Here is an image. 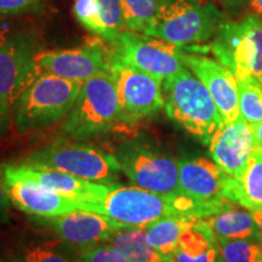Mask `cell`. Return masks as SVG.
Wrapping results in <instances>:
<instances>
[{"label": "cell", "mask_w": 262, "mask_h": 262, "mask_svg": "<svg viewBox=\"0 0 262 262\" xmlns=\"http://www.w3.org/2000/svg\"><path fill=\"white\" fill-rule=\"evenodd\" d=\"M38 39L33 32H14L0 45V98L12 107L18 95L38 77Z\"/></svg>", "instance_id": "11"}, {"label": "cell", "mask_w": 262, "mask_h": 262, "mask_svg": "<svg viewBox=\"0 0 262 262\" xmlns=\"http://www.w3.org/2000/svg\"><path fill=\"white\" fill-rule=\"evenodd\" d=\"M10 202L18 210L37 217H54L75 210H88L85 203L42 188L38 183L4 172Z\"/></svg>", "instance_id": "18"}, {"label": "cell", "mask_w": 262, "mask_h": 262, "mask_svg": "<svg viewBox=\"0 0 262 262\" xmlns=\"http://www.w3.org/2000/svg\"><path fill=\"white\" fill-rule=\"evenodd\" d=\"M196 219L186 216H168L149 224L146 229L147 238L156 250L170 262L179 245V239L188 227L195 224Z\"/></svg>", "instance_id": "23"}, {"label": "cell", "mask_w": 262, "mask_h": 262, "mask_svg": "<svg viewBox=\"0 0 262 262\" xmlns=\"http://www.w3.org/2000/svg\"><path fill=\"white\" fill-rule=\"evenodd\" d=\"M219 251L226 262H262V244L257 239H220Z\"/></svg>", "instance_id": "26"}, {"label": "cell", "mask_w": 262, "mask_h": 262, "mask_svg": "<svg viewBox=\"0 0 262 262\" xmlns=\"http://www.w3.org/2000/svg\"><path fill=\"white\" fill-rule=\"evenodd\" d=\"M12 33H14V31H12L11 26H10L8 22L0 21V45L4 44Z\"/></svg>", "instance_id": "35"}, {"label": "cell", "mask_w": 262, "mask_h": 262, "mask_svg": "<svg viewBox=\"0 0 262 262\" xmlns=\"http://www.w3.org/2000/svg\"><path fill=\"white\" fill-rule=\"evenodd\" d=\"M56 238L70 248L84 251L107 243L114 232L122 228L106 215L89 210H75L54 217H39Z\"/></svg>", "instance_id": "13"}, {"label": "cell", "mask_w": 262, "mask_h": 262, "mask_svg": "<svg viewBox=\"0 0 262 262\" xmlns=\"http://www.w3.org/2000/svg\"><path fill=\"white\" fill-rule=\"evenodd\" d=\"M116 158L122 172L136 187L163 195L182 194L179 183V162L141 140L117 148Z\"/></svg>", "instance_id": "8"}, {"label": "cell", "mask_w": 262, "mask_h": 262, "mask_svg": "<svg viewBox=\"0 0 262 262\" xmlns=\"http://www.w3.org/2000/svg\"><path fill=\"white\" fill-rule=\"evenodd\" d=\"M77 262H129L111 245H96L81 251Z\"/></svg>", "instance_id": "30"}, {"label": "cell", "mask_w": 262, "mask_h": 262, "mask_svg": "<svg viewBox=\"0 0 262 262\" xmlns=\"http://www.w3.org/2000/svg\"><path fill=\"white\" fill-rule=\"evenodd\" d=\"M248 5L251 10V14L257 15L262 18V0H249Z\"/></svg>", "instance_id": "38"}, {"label": "cell", "mask_w": 262, "mask_h": 262, "mask_svg": "<svg viewBox=\"0 0 262 262\" xmlns=\"http://www.w3.org/2000/svg\"><path fill=\"white\" fill-rule=\"evenodd\" d=\"M208 48L237 79L253 77L262 83V18L257 15L224 21Z\"/></svg>", "instance_id": "6"}, {"label": "cell", "mask_w": 262, "mask_h": 262, "mask_svg": "<svg viewBox=\"0 0 262 262\" xmlns=\"http://www.w3.org/2000/svg\"><path fill=\"white\" fill-rule=\"evenodd\" d=\"M3 171L16 178L38 183L48 191L67 196L73 201L85 203L88 205V210H89V204L102 202L104 196L116 186L89 181V180L77 178L60 170L28 162L22 164H6L3 166Z\"/></svg>", "instance_id": "12"}, {"label": "cell", "mask_w": 262, "mask_h": 262, "mask_svg": "<svg viewBox=\"0 0 262 262\" xmlns=\"http://www.w3.org/2000/svg\"><path fill=\"white\" fill-rule=\"evenodd\" d=\"M10 205H11V202L6 191L4 171H3V168H0V212H5Z\"/></svg>", "instance_id": "33"}, {"label": "cell", "mask_w": 262, "mask_h": 262, "mask_svg": "<svg viewBox=\"0 0 262 262\" xmlns=\"http://www.w3.org/2000/svg\"><path fill=\"white\" fill-rule=\"evenodd\" d=\"M251 214H253L255 224H256V237L255 239H257L262 244V210L251 211Z\"/></svg>", "instance_id": "36"}, {"label": "cell", "mask_w": 262, "mask_h": 262, "mask_svg": "<svg viewBox=\"0 0 262 262\" xmlns=\"http://www.w3.org/2000/svg\"><path fill=\"white\" fill-rule=\"evenodd\" d=\"M112 45L116 48L114 54L126 64L160 80L186 68L181 60L182 49L163 39L125 29Z\"/></svg>", "instance_id": "10"}, {"label": "cell", "mask_w": 262, "mask_h": 262, "mask_svg": "<svg viewBox=\"0 0 262 262\" xmlns=\"http://www.w3.org/2000/svg\"><path fill=\"white\" fill-rule=\"evenodd\" d=\"M196 224L208 229L216 241L256 237V224L250 210L232 204L217 214L198 219Z\"/></svg>", "instance_id": "19"}, {"label": "cell", "mask_w": 262, "mask_h": 262, "mask_svg": "<svg viewBox=\"0 0 262 262\" xmlns=\"http://www.w3.org/2000/svg\"><path fill=\"white\" fill-rule=\"evenodd\" d=\"M81 84L54 74H39L12 104L18 133L44 129L67 117Z\"/></svg>", "instance_id": "3"}, {"label": "cell", "mask_w": 262, "mask_h": 262, "mask_svg": "<svg viewBox=\"0 0 262 262\" xmlns=\"http://www.w3.org/2000/svg\"><path fill=\"white\" fill-rule=\"evenodd\" d=\"M12 107L0 98V136H3L10 126V116Z\"/></svg>", "instance_id": "32"}, {"label": "cell", "mask_w": 262, "mask_h": 262, "mask_svg": "<svg viewBox=\"0 0 262 262\" xmlns=\"http://www.w3.org/2000/svg\"><path fill=\"white\" fill-rule=\"evenodd\" d=\"M241 118L250 126L262 122V83L253 77L237 79Z\"/></svg>", "instance_id": "24"}, {"label": "cell", "mask_w": 262, "mask_h": 262, "mask_svg": "<svg viewBox=\"0 0 262 262\" xmlns=\"http://www.w3.org/2000/svg\"><path fill=\"white\" fill-rule=\"evenodd\" d=\"M224 24V14L208 0H164L143 34L188 48L209 41Z\"/></svg>", "instance_id": "4"}, {"label": "cell", "mask_w": 262, "mask_h": 262, "mask_svg": "<svg viewBox=\"0 0 262 262\" xmlns=\"http://www.w3.org/2000/svg\"><path fill=\"white\" fill-rule=\"evenodd\" d=\"M226 196L250 211L262 210V149L254 148L241 178L231 176Z\"/></svg>", "instance_id": "20"}, {"label": "cell", "mask_w": 262, "mask_h": 262, "mask_svg": "<svg viewBox=\"0 0 262 262\" xmlns=\"http://www.w3.org/2000/svg\"><path fill=\"white\" fill-rule=\"evenodd\" d=\"M27 162L108 185H114L119 172H122L114 155L88 143L64 140L37 149L29 156Z\"/></svg>", "instance_id": "7"}, {"label": "cell", "mask_w": 262, "mask_h": 262, "mask_svg": "<svg viewBox=\"0 0 262 262\" xmlns=\"http://www.w3.org/2000/svg\"><path fill=\"white\" fill-rule=\"evenodd\" d=\"M224 8L228 9L229 11H238L239 9L244 8L245 5H248L249 0H216Z\"/></svg>", "instance_id": "34"}, {"label": "cell", "mask_w": 262, "mask_h": 262, "mask_svg": "<svg viewBox=\"0 0 262 262\" xmlns=\"http://www.w3.org/2000/svg\"><path fill=\"white\" fill-rule=\"evenodd\" d=\"M35 62L38 75L49 73L77 83L110 72V55L98 44L68 50H40Z\"/></svg>", "instance_id": "15"}, {"label": "cell", "mask_w": 262, "mask_h": 262, "mask_svg": "<svg viewBox=\"0 0 262 262\" xmlns=\"http://www.w3.org/2000/svg\"><path fill=\"white\" fill-rule=\"evenodd\" d=\"M110 74L117 86L122 122H140L164 107L163 80L126 64L114 52L110 54Z\"/></svg>", "instance_id": "9"}, {"label": "cell", "mask_w": 262, "mask_h": 262, "mask_svg": "<svg viewBox=\"0 0 262 262\" xmlns=\"http://www.w3.org/2000/svg\"><path fill=\"white\" fill-rule=\"evenodd\" d=\"M251 127H253L255 148L262 149V122L258 123L257 125L251 126Z\"/></svg>", "instance_id": "37"}, {"label": "cell", "mask_w": 262, "mask_h": 262, "mask_svg": "<svg viewBox=\"0 0 262 262\" xmlns=\"http://www.w3.org/2000/svg\"><path fill=\"white\" fill-rule=\"evenodd\" d=\"M164 0H122L126 31L145 33L158 15Z\"/></svg>", "instance_id": "25"}, {"label": "cell", "mask_w": 262, "mask_h": 262, "mask_svg": "<svg viewBox=\"0 0 262 262\" xmlns=\"http://www.w3.org/2000/svg\"><path fill=\"white\" fill-rule=\"evenodd\" d=\"M163 97L170 119L204 145L224 125L209 91L187 67L163 80Z\"/></svg>", "instance_id": "2"}, {"label": "cell", "mask_w": 262, "mask_h": 262, "mask_svg": "<svg viewBox=\"0 0 262 262\" xmlns=\"http://www.w3.org/2000/svg\"><path fill=\"white\" fill-rule=\"evenodd\" d=\"M67 248L70 247L58 238L55 241L33 243L22 249L17 262H71Z\"/></svg>", "instance_id": "27"}, {"label": "cell", "mask_w": 262, "mask_h": 262, "mask_svg": "<svg viewBox=\"0 0 262 262\" xmlns=\"http://www.w3.org/2000/svg\"><path fill=\"white\" fill-rule=\"evenodd\" d=\"M107 244L129 262H166L149 243L145 228H119L108 239Z\"/></svg>", "instance_id": "22"}, {"label": "cell", "mask_w": 262, "mask_h": 262, "mask_svg": "<svg viewBox=\"0 0 262 262\" xmlns=\"http://www.w3.org/2000/svg\"><path fill=\"white\" fill-rule=\"evenodd\" d=\"M183 64L204 84L225 123L241 118L238 104L237 78L217 60L181 50Z\"/></svg>", "instance_id": "16"}, {"label": "cell", "mask_w": 262, "mask_h": 262, "mask_svg": "<svg viewBox=\"0 0 262 262\" xmlns=\"http://www.w3.org/2000/svg\"><path fill=\"white\" fill-rule=\"evenodd\" d=\"M254 148L253 127L242 118L235 122L225 123L209 143L212 160L234 179L243 175Z\"/></svg>", "instance_id": "17"}, {"label": "cell", "mask_w": 262, "mask_h": 262, "mask_svg": "<svg viewBox=\"0 0 262 262\" xmlns=\"http://www.w3.org/2000/svg\"><path fill=\"white\" fill-rule=\"evenodd\" d=\"M118 122H122V113L117 86L108 72L81 84L62 131L73 139L83 140L107 133Z\"/></svg>", "instance_id": "5"}, {"label": "cell", "mask_w": 262, "mask_h": 262, "mask_svg": "<svg viewBox=\"0 0 262 262\" xmlns=\"http://www.w3.org/2000/svg\"><path fill=\"white\" fill-rule=\"evenodd\" d=\"M219 254L214 235L195 221L181 234L170 262H215Z\"/></svg>", "instance_id": "21"}, {"label": "cell", "mask_w": 262, "mask_h": 262, "mask_svg": "<svg viewBox=\"0 0 262 262\" xmlns=\"http://www.w3.org/2000/svg\"><path fill=\"white\" fill-rule=\"evenodd\" d=\"M215 262H226L225 260H224V257L221 256V254H219V256L216 257V260H215Z\"/></svg>", "instance_id": "39"}, {"label": "cell", "mask_w": 262, "mask_h": 262, "mask_svg": "<svg viewBox=\"0 0 262 262\" xmlns=\"http://www.w3.org/2000/svg\"><path fill=\"white\" fill-rule=\"evenodd\" d=\"M75 17L88 31L111 42V35L104 27L97 0H75L73 5Z\"/></svg>", "instance_id": "28"}, {"label": "cell", "mask_w": 262, "mask_h": 262, "mask_svg": "<svg viewBox=\"0 0 262 262\" xmlns=\"http://www.w3.org/2000/svg\"><path fill=\"white\" fill-rule=\"evenodd\" d=\"M41 0H0V16L21 15L35 11Z\"/></svg>", "instance_id": "31"}, {"label": "cell", "mask_w": 262, "mask_h": 262, "mask_svg": "<svg viewBox=\"0 0 262 262\" xmlns=\"http://www.w3.org/2000/svg\"><path fill=\"white\" fill-rule=\"evenodd\" d=\"M89 211L106 215L123 227L145 228L168 216H186L198 220L221 210L201 204L183 193L171 196L136 186H114L102 202L89 204Z\"/></svg>", "instance_id": "1"}, {"label": "cell", "mask_w": 262, "mask_h": 262, "mask_svg": "<svg viewBox=\"0 0 262 262\" xmlns=\"http://www.w3.org/2000/svg\"><path fill=\"white\" fill-rule=\"evenodd\" d=\"M104 27L111 35V44L120 32L125 31L122 0H97Z\"/></svg>", "instance_id": "29"}, {"label": "cell", "mask_w": 262, "mask_h": 262, "mask_svg": "<svg viewBox=\"0 0 262 262\" xmlns=\"http://www.w3.org/2000/svg\"><path fill=\"white\" fill-rule=\"evenodd\" d=\"M229 179L214 160L205 157L179 160L180 189L201 204L221 210L234 204L226 196Z\"/></svg>", "instance_id": "14"}]
</instances>
